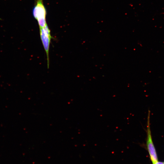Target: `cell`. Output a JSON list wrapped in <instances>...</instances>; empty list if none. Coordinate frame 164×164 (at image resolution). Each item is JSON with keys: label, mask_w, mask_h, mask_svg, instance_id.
<instances>
[{"label": "cell", "mask_w": 164, "mask_h": 164, "mask_svg": "<svg viewBox=\"0 0 164 164\" xmlns=\"http://www.w3.org/2000/svg\"><path fill=\"white\" fill-rule=\"evenodd\" d=\"M150 111L149 110L147 116L146 127V145L150 159L153 163L157 161L158 157L152 135L150 127Z\"/></svg>", "instance_id": "cell-1"}, {"label": "cell", "mask_w": 164, "mask_h": 164, "mask_svg": "<svg viewBox=\"0 0 164 164\" xmlns=\"http://www.w3.org/2000/svg\"><path fill=\"white\" fill-rule=\"evenodd\" d=\"M40 38L46 55L48 68L49 66V51L51 36L50 30L47 24L39 28Z\"/></svg>", "instance_id": "cell-3"}, {"label": "cell", "mask_w": 164, "mask_h": 164, "mask_svg": "<svg viewBox=\"0 0 164 164\" xmlns=\"http://www.w3.org/2000/svg\"></svg>", "instance_id": "cell-5"}, {"label": "cell", "mask_w": 164, "mask_h": 164, "mask_svg": "<svg viewBox=\"0 0 164 164\" xmlns=\"http://www.w3.org/2000/svg\"><path fill=\"white\" fill-rule=\"evenodd\" d=\"M152 164H164V162H159L157 161L153 163Z\"/></svg>", "instance_id": "cell-4"}, {"label": "cell", "mask_w": 164, "mask_h": 164, "mask_svg": "<svg viewBox=\"0 0 164 164\" xmlns=\"http://www.w3.org/2000/svg\"><path fill=\"white\" fill-rule=\"evenodd\" d=\"M46 9L43 0H37L36 4L33 9L32 14L37 21L39 28L43 27L47 24L46 18Z\"/></svg>", "instance_id": "cell-2"}]
</instances>
